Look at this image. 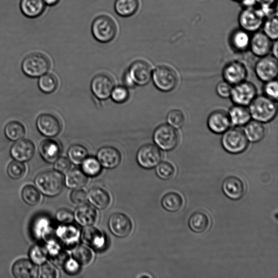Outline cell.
<instances>
[{
  "instance_id": "obj_38",
  "label": "cell",
  "mask_w": 278,
  "mask_h": 278,
  "mask_svg": "<svg viewBox=\"0 0 278 278\" xmlns=\"http://www.w3.org/2000/svg\"><path fill=\"white\" fill-rule=\"evenodd\" d=\"M38 85L40 91L46 94H50L57 90L58 80L53 74L46 73L40 77Z\"/></svg>"
},
{
  "instance_id": "obj_30",
  "label": "cell",
  "mask_w": 278,
  "mask_h": 278,
  "mask_svg": "<svg viewBox=\"0 0 278 278\" xmlns=\"http://www.w3.org/2000/svg\"><path fill=\"white\" fill-rule=\"evenodd\" d=\"M245 132L249 142L256 143L265 137L267 130L263 123L256 120L250 121L245 126Z\"/></svg>"
},
{
  "instance_id": "obj_26",
  "label": "cell",
  "mask_w": 278,
  "mask_h": 278,
  "mask_svg": "<svg viewBox=\"0 0 278 278\" xmlns=\"http://www.w3.org/2000/svg\"><path fill=\"white\" fill-rule=\"evenodd\" d=\"M12 273L17 278H36L38 269L36 264L28 259H20L13 264Z\"/></svg>"
},
{
  "instance_id": "obj_2",
  "label": "cell",
  "mask_w": 278,
  "mask_h": 278,
  "mask_svg": "<svg viewBox=\"0 0 278 278\" xmlns=\"http://www.w3.org/2000/svg\"><path fill=\"white\" fill-rule=\"evenodd\" d=\"M35 182L38 191L43 195L55 197L62 192L64 178L62 173L56 171H49L39 174Z\"/></svg>"
},
{
  "instance_id": "obj_19",
  "label": "cell",
  "mask_w": 278,
  "mask_h": 278,
  "mask_svg": "<svg viewBox=\"0 0 278 278\" xmlns=\"http://www.w3.org/2000/svg\"><path fill=\"white\" fill-rule=\"evenodd\" d=\"M252 34L249 47L251 51L256 57L261 58L268 56L273 41L262 31H257Z\"/></svg>"
},
{
  "instance_id": "obj_42",
  "label": "cell",
  "mask_w": 278,
  "mask_h": 278,
  "mask_svg": "<svg viewBox=\"0 0 278 278\" xmlns=\"http://www.w3.org/2000/svg\"><path fill=\"white\" fill-rule=\"evenodd\" d=\"M262 28L263 32L272 41L277 40L278 20L277 14L269 17L264 20Z\"/></svg>"
},
{
  "instance_id": "obj_16",
  "label": "cell",
  "mask_w": 278,
  "mask_h": 278,
  "mask_svg": "<svg viewBox=\"0 0 278 278\" xmlns=\"http://www.w3.org/2000/svg\"><path fill=\"white\" fill-rule=\"evenodd\" d=\"M80 239L87 246L97 250H103L107 245L106 235L92 226L85 227L80 233Z\"/></svg>"
},
{
  "instance_id": "obj_55",
  "label": "cell",
  "mask_w": 278,
  "mask_h": 278,
  "mask_svg": "<svg viewBox=\"0 0 278 278\" xmlns=\"http://www.w3.org/2000/svg\"><path fill=\"white\" fill-rule=\"evenodd\" d=\"M232 90V85L224 80L217 85L216 92L218 96L223 99L230 98Z\"/></svg>"
},
{
  "instance_id": "obj_43",
  "label": "cell",
  "mask_w": 278,
  "mask_h": 278,
  "mask_svg": "<svg viewBox=\"0 0 278 278\" xmlns=\"http://www.w3.org/2000/svg\"><path fill=\"white\" fill-rule=\"evenodd\" d=\"M22 196L23 201L30 206L38 205L41 199L38 189L30 185L26 186L23 188Z\"/></svg>"
},
{
  "instance_id": "obj_9",
  "label": "cell",
  "mask_w": 278,
  "mask_h": 278,
  "mask_svg": "<svg viewBox=\"0 0 278 278\" xmlns=\"http://www.w3.org/2000/svg\"><path fill=\"white\" fill-rule=\"evenodd\" d=\"M136 158L140 166L145 169H152L161 162L162 153L158 146L148 144L139 149Z\"/></svg>"
},
{
  "instance_id": "obj_40",
  "label": "cell",
  "mask_w": 278,
  "mask_h": 278,
  "mask_svg": "<svg viewBox=\"0 0 278 278\" xmlns=\"http://www.w3.org/2000/svg\"><path fill=\"white\" fill-rule=\"evenodd\" d=\"M81 165H82L81 170L87 177H97L101 173L103 168V166L97 158L89 157V156L83 161Z\"/></svg>"
},
{
  "instance_id": "obj_50",
  "label": "cell",
  "mask_w": 278,
  "mask_h": 278,
  "mask_svg": "<svg viewBox=\"0 0 278 278\" xmlns=\"http://www.w3.org/2000/svg\"><path fill=\"white\" fill-rule=\"evenodd\" d=\"M40 277L43 278H55L58 276L57 268L53 264L45 262L40 269Z\"/></svg>"
},
{
  "instance_id": "obj_32",
  "label": "cell",
  "mask_w": 278,
  "mask_h": 278,
  "mask_svg": "<svg viewBox=\"0 0 278 278\" xmlns=\"http://www.w3.org/2000/svg\"><path fill=\"white\" fill-rule=\"evenodd\" d=\"M139 8V0H115L114 9L121 17H130L136 13Z\"/></svg>"
},
{
  "instance_id": "obj_15",
  "label": "cell",
  "mask_w": 278,
  "mask_h": 278,
  "mask_svg": "<svg viewBox=\"0 0 278 278\" xmlns=\"http://www.w3.org/2000/svg\"><path fill=\"white\" fill-rule=\"evenodd\" d=\"M108 227L115 236L124 238L131 233L133 225L126 215L117 213L111 216L108 221Z\"/></svg>"
},
{
  "instance_id": "obj_59",
  "label": "cell",
  "mask_w": 278,
  "mask_h": 278,
  "mask_svg": "<svg viewBox=\"0 0 278 278\" xmlns=\"http://www.w3.org/2000/svg\"><path fill=\"white\" fill-rule=\"evenodd\" d=\"M277 40H275L272 43V47H271L270 52H272L273 57L277 59L278 55V45H277Z\"/></svg>"
},
{
  "instance_id": "obj_25",
  "label": "cell",
  "mask_w": 278,
  "mask_h": 278,
  "mask_svg": "<svg viewBox=\"0 0 278 278\" xmlns=\"http://www.w3.org/2000/svg\"><path fill=\"white\" fill-rule=\"evenodd\" d=\"M74 220L81 226H92L96 222L98 214L92 206L83 204L77 207L74 213Z\"/></svg>"
},
{
  "instance_id": "obj_1",
  "label": "cell",
  "mask_w": 278,
  "mask_h": 278,
  "mask_svg": "<svg viewBox=\"0 0 278 278\" xmlns=\"http://www.w3.org/2000/svg\"><path fill=\"white\" fill-rule=\"evenodd\" d=\"M275 101L264 95L256 97L249 105L252 118L263 124L272 121L275 118L277 112Z\"/></svg>"
},
{
  "instance_id": "obj_13",
  "label": "cell",
  "mask_w": 278,
  "mask_h": 278,
  "mask_svg": "<svg viewBox=\"0 0 278 278\" xmlns=\"http://www.w3.org/2000/svg\"><path fill=\"white\" fill-rule=\"evenodd\" d=\"M256 75L264 83L275 79L278 73V64L274 57H261L255 66Z\"/></svg>"
},
{
  "instance_id": "obj_41",
  "label": "cell",
  "mask_w": 278,
  "mask_h": 278,
  "mask_svg": "<svg viewBox=\"0 0 278 278\" xmlns=\"http://www.w3.org/2000/svg\"><path fill=\"white\" fill-rule=\"evenodd\" d=\"M46 250L53 260L61 266H63L64 262L69 257L61 245L55 241L49 242Z\"/></svg>"
},
{
  "instance_id": "obj_46",
  "label": "cell",
  "mask_w": 278,
  "mask_h": 278,
  "mask_svg": "<svg viewBox=\"0 0 278 278\" xmlns=\"http://www.w3.org/2000/svg\"><path fill=\"white\" fill-rule=\"evenodd\" d=\"M166 120L168 125L175 129H179L184 125L186 118L184 114L181 111L175 109L168 113Z\"/></svg>"
},
{
  "instance_id": "obj_34",
  "label": "cell",
  "mask_w": 278,
  "mask_h": 278,
  "mask_svg": "<svg viewBox=\"0 0 278 278\" xmlns=\"http://www.w3.org/2000/svg\"><path fill=\"white\" fill-rule=\"evenodd\" d=\"M87 182V177L81 169L74 168L66 173L64 184L67 188L73 189H81Z\"/></svg>"
},
{
  "instance_id": "obj_27",
  "label": "cell",
  "mask_w": 278,
  "mask_h": 278,
  "mask_svg": "<svg viewBox=\"0 0 278 278\" xmlns=\"http://www.w3.org/2000/svg\"><path fill=\"white\" fill-rule=\"evenodd\" d=\"M87 200L92 206L100 210L106 209L111 203V197L104 189L93 188L87 193Z\"/></svg>"
},
{
  "instance_id": "obj_45",
  "label": "cell",
  "mask_w": 278,
  "mask_h": 278,
  "mask_svg": "<svg viewBox=\"0 0 278 278\" xmlns=\"http://www.w3.org/2000/svg\"><path fill=\"white\" fill-rule=\"evenodd\" d=\"M26 168L22 162L13 161L8 167V173L9 177L15 180L23 178L26 174Z\"/></svg>"
},
{
  "instance_id": "obj_53",
  "label": "cell",
  "mask_w": 278,
  "mask_h": 278,
  "mask_svg": "<svg viewBox=\"0 0 278 278\" xmlns=\"http://www.w3.org/2000/svg\"><path fill=\"white\" fill-rule=\"evenodd\" d=\"M56 219L60 223L70 224L74 220V215L70 210L60 209L56 214Z\"/></svg>"
},
{
  "instance_id": "obj_20",
  "label": "cell",
  "mask_w": 278,
  "mask_h": 278,
  "mask_svg": "<svg viewBox=\"0 0 278 278\" xmlns=\"http://www.w3.org/2000/svg\"><path fill=\"white\" fill-rule=\"evenodd\" d=\"M39 151L44 161L49 164H52L60 157L63 151V146L59 141L49 138L43 140L40 143Z\"/></svg>"
},
{
  "instance_id": "obj_14",
  "label": "cell",
  "mask_w": 278,
  "mask_h": 278,
  "mask_svg": "<svg viewBox=\"0 0 278 278\" xmlns=\"http://www.w3.org/2000/svg\"><path fill=\"white\" fill-rule=\"evenodd\" d=\"M135 85L143 86L152 79V69L150 64L144 60L133 62L127 70Z\"/></svg>"
},
{
  "instance_id": "obj_35",
  "label": "cell",
  "mask_w": 278,
  "mask_h": 278,
  "mask_svg": "<svg viewBox=\"0 0 278 278\" xmlns=\"http://www.w3.org/2000/svg\"><path fill=\"white\" fill-rule=\"evenodd\" d=\"M161 205L167 211L171 213L178 212L184 205L182 197L178 193L171 192L166 194L161 200Z\"/></svg>"
},
{
  "instance_id": "obj_7",
  "label": "cell",
  "mask_w": 278,
  "mask_h": 278,
  "mask_svg": "<svg viewBox=\"0 0 278 278\" xmlns=\"http://www.w3.org/2000/svg\"><path fill=\"white\" fill-rule=\"evenodd\" d=\"M153 140L160 150L170 151L177 146L179 135L176 129L168 124H162L155 129Z\"/></svg>"
},
{
  "instance_id": "obj_5",
  "label": "cell",
  "mask_w": 278,
  "mask_h": 278,
  "mask_svg": "<svg viewBox=\"0 0 278 278\" xmlns=\"http://www.w3.org/2000/svg\"><path fill=\"white\" fill-rule=\"evenodd\" d=\"M221 144L227 152L240 154L245 152L248 148L249 141L244 131L239 128H229L222 134Z\"/></svg>"
},
{
  "instance_id": "obj_8",
  "label": "cell",
  "mask_w": 278,
  "mask_h": 278,
  "mask_svg": "<svg viewBox=\"0 0 278 278\" xmlns=\"http://www.w3.org/2000/svg\"><path fill=\"white\" fill-rule=\"evenodd\" d=\"M265 19L261 10L256 6L243 8L239 16L238 22L240 29L250 34L260 31Z\"/></svg>"
},
{
  "instance_id": "obj_29",
  "label": "cell",
  "mask_w": 278,
  "mask_h": 278,
  "mask_svg": "<svg viewBox=\"0 0 278 278\" xmlns=\"http://www.w3.org/2000/svg\"><path fill=\"white\" fill-rule=\"evenodd\" d=\"M20 6L25 16L35 18L43 14L46 5L44 0H21Z\"/></svg>"
},
{
  "instance_id": "obj_58",
  "label": "cell",
  "mask_w": 278,
  "mask_h": 278,
  "mask_svg": "<svg viewBox=\"0 0 278 278\" xmlns=\"http://www.w3.org/2000/svg\"><path fill=\"white\" fill-rule=\"evenodd\" d=\"M239 3L243 8H254L257 5V0H241Z\"/></svg>"
},
{
  "instance_id": "obj_39",
  "label": "cell",
  "mask_w": 278,
  "mask_h": 278,
  "mask_svg": "<svg viewBox=\"0 0 278 278\" xmlns=\"http://www.w3.org/2000/svg\"><path fill=\"white\" fill-rule=\"evenodd\" d=\"M67 156L71 163L79 165L89 156V152L83 145L74 144L69 148Z\"/></svg>"
},
{
  "instance_id": "obj_48",
  "label": "cell",
  "mask_w": 278,
  "mask_h": 278,
  "mask_svg": "<svg viewBox=\"0 0 278 278\" xmlns=\"http://www.w3.org/2000/svg\"><path fill=\"white\" fill-rule=\"evenodd\" d=\"M47 250L39 246H33L30 250V256L33 263L42 264L47 259Z\"/></svg>"
},
{
  "instance_id": "obj_31",
  "label": "cell",
  "mask_w": 278,
  "mask_h": 278,
  "mask_svg": "<svg viewBox=\"0 0 278 278\" xmlns=\"http://www.w3.org/2000/svg\"><path fill=\"white\" fill-rule=\"evenodd\" d=\"M189 227L193 232L200 234L204 233L209 227L210 219L208 215L202 212L194 213L189 220Z\"/></svg>"
},
{
  "instance_id": "obj_37",
  "label": "cell",
  "mask_w": 278,
  "mask_h": 278,
  "mask_svg": "<svg viewBox=\"0 0 278 278\" xmlns=\"http://www.w3.org/2000/svg\"><path fill=\"white\" fill-rule=\"evenodd\" d=\"M72 255L73 258L81 266L88 265L94 259V254L91 248L84 245H76L74 247Z\"/></svg>"
},
{
  "instance_id": "obj_12",
  "label": "cell",
  "mask_w": 278,
  "mask_h": 278,
  "mask_svg": "<svg viewBox=\"0 0 278 278\" xmlns=\"http://www.w3.org/2000/svg\"><path fill=\"white\" fill-rule=\"evenodd\" d=\"M114 82L106 74L101 73L95 76L90 83V89L95 97L99 100H106L111 98Z\"/></svg>"
},
{
  "instance_id": "obj_21",
  "label": "cell",
  "mask_w": 278,
  "mask_h": 278,
  "mask_svg": "<svg viewBox=\"0 0 278 278\" xmlns=\"http://www.w3.org/2000/svg\"><path fill=\"white\" fill-rule=\"evenodd\" d=\"M222 190L228 198L233 201L242 199L246 192L243 181L235 176H230L224 180L222 184Z\"/></svg>"
},
{
  "instance_id": "obj_22",
  "label": "cell",
  "mask_w": 278,
  "mask_h": 278,
  "mask_svg": "<svg viewBox=\"0 0 278 278\" xmlns=\"http://www.w3.org/2000/svg\"><path fill=\"white\" fill-rule=\"evenodd\" d=\"M97 158L103 167L113 169L121 163L122 155L117 148L112 146H104L99 149Z\"/></svg>"
},
{
  "instance_id": "obj_33",
  "label": "cell",
  "mask_w": 278,
  "mask_h": 278,
  "mask_svg": "<svg viewBox=\"0 0 278 278\" xmlns=\"http://www.w3.org/2000/svg\"><path fill=\"white\" fill-rule=\"evenodd\" d=\"M230 40V44L236 51H245L249 47L250 33L240 28L232 33Z\"/></svg>"
},
{
  "instance_id": "obj_24",
  "label": "cell",
  "mask_w": 278,
  "mask_h": 278,
  "mask_svg": "<svg viewBox=\"0 0 278 278\" xmlns=\"http://www.w3.org/2000/svg\"><path fill=\"white\" fill-rule=\"evenodd\" d=\"M56 234L60 243L66 247H75L80 238L78 228L71 223L59 226L57 229Z\"/></svg>"
},
{
  "instance_id": "obj_3",
  "label": "cell",
  "mask_w": 278,
  "mask_h": 278,
  "mask_svg": "<svg viewBox=\"0 0 278 278\" xmlns=\"http://www.w3.org/2000/svg\"><path fill=\"white\" fill-rule=\"evenodd\" d=\"M50 60L44 54L32 53L27 56L22 64V69L26 76L30 78H38L49 71Z\"/></svg>"
},
{
  "instance_id": "obj_54",
  "label": "cell",
  "mask_w": 278,
  "mask_h": 278,
  "mask_svg": "<svg viewBox=\"0 0 278 278\" xmlns=\"http://www.w3.org/2000/svg\"><path fill=\"white\" fill-rule=\"evenodd\" d=\"M70 199L74 204L82 205L87 200V193L81 189H74L70 195Z\"/></svg>"
},
{
  "instance_id": "obj_61",
  "label": "cell",
  "mask_w": 278,
  "mask_h": 278,
  "mask_svg": "<svg viewBox=\"0 0 278 278\" xmlns=\"http://www.w3.org/2000/svg\"><path fill=\"white\" fill-rule=\"evenodd\" d=\"M233 1L237 3H240L241 0H233Z\"/></svg>"
},
{
  "instance_id": "obj_60",
  "label": "cell",
  "mask_w": 278,
  "mask_h": 278,
  "mask_svg": "<svg viewBox=\"0 0 278 278\" xmlns=\"http://www.w3.org/2000/svg\"><path fill=\"white\" fill-rule=\"evenodd\" d=\"M44 2L46 5L49 6H54L57 5L60 0H44Z\"/></svg>"
},
{
  "instance_id": "obj_52",
  "label": "cell",
  "mask_w": 278,
  "mask_h": 278,
  "mask_svg": "<svg viewBox=\"0 0 278 278\" xmlns=\"http://www.w3.org/2000/svg\"><path fill=\"white\" fill-rule=\"evenodd\" d=\"M65 272L69 275H76L79 272L80 269V264L74 258L66 259L62 266Z\"/></svg>"
},
{
  "instance_id": "obj_28",
  "label": "cell",
  "mask_w": 278,
  "mask_h": 278,
  "mask_svg": "<svg viewBox=\"0 0 278 278\" xmlns=\"http://www.w3.org/2000/svg\"><path fill=\"white\" fill-rule=\"evenodd\" d=\"M228 115L231 124L236 127L245 126L252 119L247 106L235 105L230 108Z\"/></svg>"
},
{
  "instance_id": "obj_6",
  "label": "cell",
  "mask_w": 278,
  "mask_h": 278,
  "mask_svg": "<svg viewBox=\"0 0 278 278\" xmlns=\"http://www.w3.org/2000/svg\"><path fill=\"white\" fill-rule=\"evenodd\" d=\"M157 89L165 92L174 90L178 83L177 72L171 67L160 65L152 71V79Z\"/></svg>"
},
{
  "instance_id": "obj_57",
  "label": "cell",
  "mask_w": 278,
  "mask_h": 278,
  "mask_svg": "<svg viewBox=\"0 0 278 278\" xmlns=\"http://www.w3.org/2000/svg\"><path fill=\"white\" fill-rule=\"evenodd\" d=\"M123 81L124 85L127 88H133L137 86L127 71L124 74Z\"/></svg>"
},
{
  "instance_id": "obj_49",
  "label": "cell",
  "mask_w": 278,
  "mask_h": 278,
  "mask_svg": "<svg viewBox=\"0 0 278 278\" xmlns=\"http://www.w3.org/2000/svg\"><path fill=\"white\" fill-rule=\"evenodd\" d=\"M264 96L276 101L278 97V84L275 79L265 82L263 87Z\"/></svg>"
},
{
  "instance_id": "obj_23",
  "label": "cell",
  "mask_w": 278,
  "mask_h": 278,
  "mask_svg": "<svg viewBox=\"0 0 278 278\" xmlns=\"http://www.w3.org/2000/svg\"><path fill=\"white\" fill-rule=\"evenodd\" d=\"M207 125L210 131L222 134L227 131L232 124L228 113L222 110H216L209 115Z\"/></svg>"
},
{
  "instance_id": "obj_10",
  "label": "cell",
  "mask_w": 278,
  "mask_h": 278,
  "mask_svg": "<svg viewBox=\"0 0 278 278\" xmlns=\"http://www.w3.org/2000/svg\"><path fill=\"white\" fill-rule=\"evenodd\" d=\"M36 126L40 134L49 138L56 137L62 130L60 120L49 113L40 115L36 121Z\"/></svg>"
},
{
  "instance_id": "obj_56",
  "label": "cell",
  "mask_w": 278,
  "mask_h": 278,
  "mask_svg": "<svg viewBox=\"0 0 278 278\" xmlns=\"http://www.w3.org/2000/svg\"><path fill=\"white\" fill-rule=\"evenodd\" d=\"M277 2V0H257V5L276 9Z\"/></svg>"
},
{
  "instance_id": "obj_11",
  "label": "cell",
  "mask_w": 278,
  "mask_h": 278,
  "mask_svg": "<svg viewBox=\"0 0 278 278\" xmlns=\"http://www.w3.org/2000/svg\"><path fill=\"white\" fill-rule=\"evenodd\" d=\"M256 94L255 86L252 83L245 80L234 85L230 98L235 105L248 106L255 98Z\"/></svg>"
},
{
  "instance_id": "obj_47",
  "label": "cell",
  "mask_w": 278,
  "mask_h": 278,
  "mask_svg": "<svg viewBox=\"0 0 278 278\" xmlns=\"http://www.w3.org/2000/svg\"><path fill=\"white\" fill-rule=\"evenodd\" d=\"M111 98L115 103L121 104L126 103L130 98L128 88L125 85L114 86L111 95Z\"/></svg>"
},
{
  "instance_id": "obj_44",
  "label": "cell",
  "mask_w": 278,
  "mask_h": 278,
  "mask_svg": "<svg viewBox=\"0 0 278 278\" xmlns=\"http://www.w3.org/2000/svg\"><path fill=\"white\" fill-rule=\"evenodd\" d=\"M155 172L160 179L167 180L173 177L175 169L174 166L170 162L164 161L160 162L156 166Z\"/></svg>"
},
{
  "instance_id": "obj_18",
  "label": "cell",
  "mask_w": 278,
  "mask_h": 278,
  "mask_svg": "<svg viewBox=\"0 0 278 278\" xmlns=\"http://www.w3.org/2000/svg\"><path fill=\"white\" fill-rule=\"evenodd\" d=\"M36 147L35 144L27 139L17 141L11 148L10 154L15 160L20 162L30 161L35 154Z\"/></svg>"
},
{
  "instance_id": "obj_4",
  "label": "cell",
  "mask_w": 278,
  "mask_h": 278,
  "mask_svg": "<svg viewBox=\"0 0 278 278\" xmlns=\"http://www.w3.org/2000/svg\"><path fill=\"white\" fill-rule=\"evenodd\" d=\"M116 23L109 16H100L94 19L91 25V33L95 39L101 43H108L117 36Z\"/></svg>"
},
{
  "instance_id": "obj_51",
  "label": "cell",
  "mask_w": 278,
  "mask_h": 278,
  "mask_svg": "<svg viewBox=\"0 0 278 278\" xmlns=\"http://www.w3.org/2000/svg\"><path fill=\"white\" fill-rule=\"evenodd\" d=\"M54 163H55L54 168L55 171L62 174L68 172L71 167V162L69 158L64 157H60Z\"/></svg>"
},
{
  "instance_id": "obj_36",
  "label": "cell",
  "mask_w": 278,
  "mask_h": 278,
  "mask_svg": "<svg viewBox=\"0 0 278 278\" xmlns=\"http://www.w3.org/2000/svg\"><path fill=\"white\" fill-rule=\"evenodd\" d=\"M4 133L7 139L11 141H17L24 138L26 131L22 123L13 121L6 125Z\"/></svg>"
},
{
  "instance_id": "obj_17",
  "label": "cell",
  "mask_w": 278,
  "mask_h": 278,
  "mask_svg": "<svg viewBox=\"0 0 278 278\" xmlns=\"http://www.w3.org/2000/svg\"><path fill=\"white\" fill-rule=\"evenodd\" d=\"M247 76L246 66L239 61L228 63L223 70V77L227 82L236 85L245 81Z\"/></svg>"
}]
</instances>
